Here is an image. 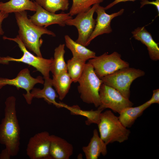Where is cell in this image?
Segmentation results:
<instances>
[{"label":"cell","mask_w":159,"mask_h":159,"mask_svg":"<svg viewBox=\"0 0 159 159\" xmlns=\"http://www.w3.org/2000/svg\"><path fill=\"white\" fill-rule=\"evenodd\" d=\"M135 0H114L113 1L109 4L104 8L105 10H106L112 8L115 5L120 3L122 2H125L127 1H134Z\"/></svg>","instance_id":"obj_30"},{"label":"cell","mask_w":159,"mask_h":159,"mask_svg":"<svg viewBox=\"0 0 159 159\" xmlns=\"http://www.w3.org/2000/svg\"><path fill=\"white\" fill-rule=\"evenodd\" d=\"M43 88H33L31 92L32 97L37 98H43L49 104H52L57 108L62 107V103H58L56 99L58 96L52 88V79L49 77L44 79Z\"/></svg>","instance_id":"obj_17"},{"label":"cell","mask_w":159,"mask_h":159,"mask_svg":"<svg viewBox=\"0 0 159 159\" xmlns=\"http://www.w3.org/2000/svg\"><path fill=\"white\" fill-rule=\"evenodd\" d=\"M101 104L99 108L111 109L119 114L125 108L132 107L133 103L115 88L102 83L99 90Z\"/></svg>","instance_id":"obj_9"},{"label":"cell","mask_w":159,"mask_h":159,"mask_svg":"<svg viewBox=\"0 0 159 159\" xmlns=\"http://www.w3.org/2000/svg\"><path fill=\"white\" fill-rule=\"evenodd\" d=\"M36 3L37 6L36 12L29 19L37 26L46 28L50 25L57 24L63 27L65 26L67 20L72 18L69 13L56 14L47 11Z\"/></svg>","instance_id":"obj_13"},{"label":"cell","mask_w":159,"mask_h":159,"mask_svg":"<svg viewBox=\"0 0 159 159\" xmlns=\"http://www.w3.org/2000/svg\"><path fill=\"white\" fill-rule=\"evenodd\" d=\"M98 4L93 5L88 11L79 13L74 18L69 19L65 22L66 25L76 27L78 36L76 42L85 47L95 25L96 20L93 16Z\"/></svg>","instance_id":"obj_8"},{"label":"cell","mask_w":159,"mask_h":159,"mask_svg":"<svg viewBox=\"0 0 159 159\" xmlns=\"http://www.w3.org/2000/svg\"><path fill=\"white\" fill-rule=\"evenodd\" d=\"M140 8L144 6L147 4H151L154 5L156 7L158 13L159 14V0H155L154 1H150L148 0H143L140 2Z\"/></svg>","instance_id":"obj_28"},{"label":"cell","mask_w":159,"mask_h":159,"mask_svg":"<svg viewBox=\"0 0 159 159\" xmlns=\"http://www.w3.org/2000/svg\"><path fill=\"white\" fill-rule=\"evenodd\" d=\"M104 0H72V6L69 12L73 16L80 13L86 11L91 6L96 4H100Z\"/></svg>","instance_id":"obj_25"},{"label":"cell","mask_w":159,"mask_h":159,"mask_svg":"<svg viewBox=\"0 0 159 159\" xmlns=\"http://www.w3.org/2000/svg\"><path fill=\"white\" fill-rule=\"evenodd\" d=\"M104 7L98 4L95 12L97 14L96 24L94 29L88 39L86 47L97 36L105 34H109L112 32L111 22L115 18L122 15L124 12V9H122L118 11L108 14L105 12Z\"/></svg>","instance_id":"obj_12"},{"label":"cell","mask_w":159,"mask_h":159,"mask_svg":"<svg viewBox=\"0 0 159 159\" xmlns=\"http://www.w3.org/2000/svg\"><path fill=\"white\" fill-rule=\"evenodd\" d=\"M73 152L71 144L62 138L51 135L49 154L52 159H69Z\"/></svg>","instance_id":"obj_14"},{"label":"cell","mask_w":159,"mask_h":159,"mask_svg":"<svg viewBox=\"0 0 159 159\" xmlns=\"http://www.w3.org/2000/svg\"><path fill=\"white\" fill-rule=\"evenodd\" d=\"M64 39L66 46L71 51L73 57L86 62L96 56L94 52L74 41L69 35H65Z\"/></svg>","instance_id":"obj_20"},{"label":"cell","mask_w":159,"mask_h":159,"mask_svg":"<svg viewBox=\"0 0 159 159\" xmlns=\"http://www.w3.org/2000/svg\"><path fill=\"white\" fill-rule=\"evenodd\" d=\"M72 81L67 71L56 75H53L52 85L58 94V97L62 100L68 93Z\"/></svg>","instance_id":"obj_21"},{"label":"cell","mask_w":159,"mask_h":159,"mask_svg":"<svg viewBox=\"0 0 159 159\" xmlns=\"http://www.w3.org/2000/svg\"><path fill=\"white\" fill-rule=\"evenodd\" d=\"M14 14L19 28V37L26 48L37 56L42 57L40 50L43 42L41 39L42 36L47 34L55 37V34L46 27L39 26L33 23L28 18L25 11Z\"/></svg>","instance_id":"obj_2"},{"label":"cell","mask_w":159,"mask_h":159,"mask_svg":"<svg viewBox=\"0 0 159 159\" xmlns=\"http://www.w3.org/2000/svg\"><path fill=\"white\" fill-rule=\"evenodd\" d=\"M150 105L155 103H159V89H157L153 91V94L151 98L146 102Z\"/></svg>","instance_id":"obj_27"},{"label":"cell","mask_w":159,"mask_h":159,"mask_svg":"<svg viewBox=\"0 0 159 159\" xmlns=\"http://www.w3.org/2000/svg\"><path fill=\"white\" fill-rule=\"evenodd\" d=\"M133 37L140 41L147 47L149 57L151 60H159L158 44L153 39L151 34L144 26L138 27L132 32Z\"/></svg>","instance_id":"obj_15"},{"label":"cell","mask_w":159,"mask_h":159,"mask_svg":"<svg viewBox=\"0 0 159 159\" xmlns=\"http://www.w3.org/2000/svg\"><path fill=\"white\" fill-rule=\"evenodd\" d=\"M43 78L39 76L36 78L32 77L30 74L29 70L25 68L21 70L16 77L12 79L0 78V89L3 87L7 85L16 87L17 89L19 88L26 90V93L23 95L28 104L32 103L33 98L30 92L37 84H44Z\"/></svg>","instance_id":"obj_10"},{"label":"cell","mask_w":159,"mask_h":159,"mask_svg":"<svg viewBox=\"0 0 159 159\" xmlns=\"http://www.w3.org/2000/svg\"><path fill=\"white\" fill-rule=\"evenodd\" d=\"M35 1L45 10L53 13L59 10H67L69 8V0H35Z\"/></svg>","instance_id":"obj_24"},{"label":"cell","mask_w":159,"mask_h":159,"mask_svg":"<svg viewBox=\"0 0 159 159\" xmlns=\"http://www.w3.org/2000/svg\"><path fill=\"white\" fill-rule=\"evenodd\" d=\"M3 38L16 42L23 52V55L19 58H14L8 56L0 57V64H8L10 62H22L35 68L42 74L44 79L49 77V72L53 58L47 59L34 55L27 49L18 35L14 38L4 36Z\"/></svg>","instance_id":"obj_6"},{"label":"cell","mask_w":159,"mask_h":159,"mask_svg":"<svg viewBox=\"0 0 159 159\" xmlns=\"http://www.w3.org/2000/svg\"><path fill=\"white\" fill-rule=\"evenodd\" d=\"M37 8L35 1L30 0H10L0 2V11L9 14L26 10L35 11Z\"/></svg>","instance_id":"obj_19"},{"label":"cell","mask_w":159,"mask_h":159,"mask_svg":"<svg viewBox=\"0 0 159 159\" xmlns=\"http://www.w3.org/2000/svg\"><path fill=\"white\" fill-rule=\"evenodd\" d=\"M107 145L101 139L97 130L95 129L93 136L88 145L82 150L87 159H97L101 154L105 156L107 153Z\"/></svg>","instance_id":"obj_16"},{"label":"cell","mask_w":159,"mask_h":159,"mask_svg":"<svg viewBox=\"0 0 159 159\" xmlns=\"http://www.w3.org/2000/svg\"><path fill=\"white\" fill-rule=\"evenodd\" d=\"M100 136L107 145L114 142L122 143L127 140L130 131L125 127L112 111L101 112L97 124Z\"/></svg>","instance_id":"obj_3"},{"label":"cell","mask_w":159,"mask_h":159,"mask_svg":"<svg viewBox=\"0 0 159 159\" xmlns=\"http://www.w3.org/2000/svg\"><path fill=\"white\" fill-rule=\"evenodd\" d=\"M88 62L93 67L96 75L100 78L116 71L129 67V63L121 59V55L116 52L110 54L105 53L89 60Z\"/></svg>","instance_id":"obj_7"},{"label":"cell","mask_w":159,"mask_h":159,"mask_svg":"<svg viewBox=\"0 0 159 159\" xmlns=\"http://www.w3.org/2000/svg\"><path fill=\"white\" fill-rule=\"evenodd\" d=\"M5 105L4 117L0 124V143L5 146L11 156H14L19 152L20 140L15 97L13 96L8 97Z\"/></svg>","instance_id":"obj_1"},{"label":"cell","mask_w":159,"mask_h":159,"mask_svg":"<svg viewBox=\"0 0 159 159\" xmlns=\"http://www.w3.org/2000/svg\"><path fill=\"white\" fill-rule=\"evenodd\" d=\"M86 61L73 57L67 61V72L73 82H78L84 70Z\"/></svg>","instance_id":"obj_23"},{"label":"cell","mask_w":159,"mask_h":159,"mask_svg":"<svg viewBox=\"0 0 159 159\" xmlns=\"http://www.w3.org/2000/svg\"><path fill=\"white\" fill-rule=\"evenodd\" d=\"M50 136L47 131L38 133L28 143L26 153L31 159H52L49 154Z\"/></svg>","instance_id":"obj_11"},{"label":"cell","mask_w":159,"mask_h":159,"mask_svg":"<svg viewBox=\"0 0 159 159\" xmlns=\"http://www.w3.org/2000/svg\"><path fill=\"white\" fill-rule=\"evenodd\" d=\"M145 74L143 71L129 67L119 69L100 79L103 83L115 88L129 99L131 84L136 79Z\"/></svg>","instance_id":"obj_5"},{"label":"cell","mask_w":159,"mask_h":159,"mask_svg":"<svg viewBox=\"0 0 159 159\" xmlns=\"http://www.w3.org/2000/svg\"><path fill=\"white\" fill-rule=\"evenodd\" d=\"M65 44H60L54 49V58L52 63L50 72L53 75L56 76L65 71H67V64L64 58L65 53Z\"/></svg>","instance_id":"obj_22"},{"label":"cell","mask_w":159,"mask_h":159,"mask_svg":"<svg viewBox=\"0 0 159 159\" xmlns=\"http://www.w3.org/2000/svg\"><path fill=\"white\" fill-rule=\"evenodd\" d=\"M150 105L146 102L139 106L127 107L119 114V120L126 128L130 127L138 117L141 115L144 111Z\"/></svg>","instance_id":"obj_18"},{"label":"cell","mask_w":159,"mask_h":159,"mask_svg":"<svg viewBox=\"0 0 159 159\" xmlns=\"http://www.w3.org/2000/svg\"><path fill=\"white\" fill-rule=\"evenodd\" d=\"M77 82L79 84L78 90L82 101L98 107L101 104L99 90L103 82L96 74L92 65L89 62L86 63Z\"/></svg>","instance_id":"obj_4"},{"label":"cell","mask_w":159,"mask_h":159,"mask_svg":"<svg viewBox=\"0 0 159 159\" xmlns=\"http://www.w3.org/2000/svg\"><path fill=\"white\" fill-rule=\"evenodd\" d=\"M9 16V14L0 11V36L4 34V32L2 28V24L3 20Z\"/></svg>","instance_id":"obj_29"},{"label":"cell","mask_w":159,"mask_h":159,"mask_svg":"<svg viewBox=\"0 0 159 159\" xmlns=\"http://www.w3.org/2000/svg\"><path fill=\"white\" fill-rule=\"evenodd\" d=\"M11 157V155L5 148L0 154V159H9Z\"/></svg>","instance_id":"obj_31"},{"label":"cell","mask_w":159,"mask_h":159,"mask_svg":"<svg viewBox=\"0 0 159 159\" xmlns=\"http://www.w3.org/2000/svg\"><path fill=\"white\" fill-rule=\"evenodd\" d=\"M103 110L98 108L96 110L84 111L81 110L78 107L76 109V114L85 116L87 119L85 121L87 125H89L93 123L97 124L100 121V114Z\"/></svg>","instance_id":"obj_26"}]
</instances>
